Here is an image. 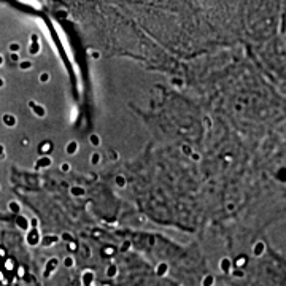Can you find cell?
I'll return each mask as SVG.
<instances>
[{
	"instance_id": "cell-21",
	"label": "cell",
	"mask_w": 286,
	"mask_h": 286,
	"mask_svg": "<svg viewBox=\"0 0 286 286\" xmlns=\"http://www.w3.org/2000/svg\"><path fill=\"white\" fill-rule=\"evenodd\" d=\"M116 274H118V266L116 264H110V266L106 267V277L113 278V277H116Z\"/></svg>"
},
{
	"instance_id": "cell-36",
	"label": "cell",
	"mask_w": 286,
	"mask_h": 286,
	"mask_svg": "<svg viewBox=\"0 0 286 286\" xmlns=\"http://www.w3.org/2000/svg\"><path fill=\"white\" fill-rule=\"evenodd\" d=\"M108 156H110V159H112V161H118L119 159L118 151H113V149H110V151H108Z\"/></svg>"
},
{
	"instance_id": "cell-35",
	"label": "cell",
	"mask_w": 286,
	"mask_h": 286,
	"mask_svg": "<svg viewBox=\"0 0 286 286\" xmlns=\"http://www.w3.org/2000/svg\"><path fill=\"white\" fill-rule=\"evenodd\" d=\"M59 237H61V240H65V242H72V240H73L72 234H69V232H64L62 235H59Z\"/></svg>"
},
{
	"instance_id": "cell-12",
	"label": "cell",
	"mask_w": 286,
	"mask_h": 286,
	"mask_svg": "<svg viewBox=\"0 0 286 286\" xmlns=\"http://www.w3.org/2000/svg\"><path fill=\"white\" fill-rule=\"evenodd\" d=\"M264 251H266V243H264L262 240L256 242L254 245H253V254L256 256V258L262 256V254H264Z\"/></svg>"
},
{
	"instance_id": "cell-24",
	"label": "cell",
	"mask_w": 286,
	"mask_h": 286,
	"mask_svg": "<svg viewBox=\"0 0 286 286\" xmlns=\"http://www.w3.org/2000/svg\"><path fill=\"white\" fill-rule=\"evenodd\" d=\"M215 285V277L213 275H205L202 278V286H213Z\"/></svg>"
},
{
	"instance_id": "cell-4",
	"label": "cell",
	"mask_w": 286,
	"mask_h": 286,
	"mask_svg": "<svg viewBox=\"0 0 286 286\" xmlns=\"http://www.w3.org/2000/svg\"><path fill=\"white\" fill-rule=\"evenodd\" d=\"M57 266H59V259H57V258H51V259H48V262H46V267H45V277H46V278H48V277L53 274L54 270H56Z\"/></svg>"
},
{
	"instance_id": "cell-17",
	"label": "cell",
	"mask_w": 286,
	"mask_h": 286,
	"mask_svg": "<svg viewBox=\"0 0 286 286\" xmlns=\"http://www.w3.org/2000/svg\"><path fill=\"white\" fill-rule=\"evenodd\" d=\"M8 210H10L11 213H14V215H19L21 213V203L18 202V200H10V202H8Z\"/></svg>"
},
{
	"instance_id": "cell-26",
	"label": "cell",
	"mask_w": 286,
	"mask_h": 286,
	"mask_svg": "<svg viewBox=\"0 0 286 286\" xmlns=\"http://www.w3.org/2000/svg\"><path fill=\"white\" fill-rule=\"evenodd\" d=\"M8 49H10V53H19L21 51V45L18 41H11L10 45H8Z\"/></svg>"
},
{
	"instance_id": "cell-22",
	"label": "cell",
	"mask_w": 286,
	"mask_h": 286,
	"mask_svg": "<svg viewBox=\"0 0 286 286\" xmlns=\"http://www.w3.org/2000/svg\"><path fill=\"white\" fill-rule=\"evenodd\" d=\"M102 162V154L99 151H94L92 154H91V164L92 165H99Z\"/></svg>"
},
{
	"instance_id": "cell-39",
	"label": "cell",
	"mask_w": 286,
	"mask_h": 286,
	"mask_svg": "<svg viewBox=\"0 0 286 286\" xmlns=\"http://www.w3.org/2000/svg\"><path fill=\"white\" fill-rule=\"evenodd\" d=\"M29 224H30V227L38 229V219H37V218H32V219H29Z\"/></svg>"
},
{
	"instance_id": "cell-41",
	"label": "cell",
	"mask_w": 286,
	"mask_h": 286,
	"mask_svg": "<svg viewBox=\"0 0 286 286\" xmlns=\"http://www.w3.org/2000/svg\"><path fill=\"white\" fill-rule=\"evenodd\" d=\"M7 157V153H5V146H3L2 143H0V161H3Z\"/></svg>"
},
{
	"instance_id": "cell-6",
	"label": "cell",
	"mask_w": 286,
	"mask_h": 286,
	"mask_svg": "<svg viewBox=\"0 0 286 286\" xmlns=\"http://www.w3.org/2000/svg\"><path fill=\"white\" fill-rule=\"evenodd\" d=\"M16 226L21 229V230H24V232H27L29 229H30V224H29V219L25 218L24 215H16Z\"/></svg>"
},
{
	"instance_id": "cell-5",
	"label": "cell",
	"mask_w": 286,
	"mask_h": 286,
	"mask_svg": "<svg viewBox=\"0 0 286 286\" xmlns=\"http://www.w3.org/2000/svg\"><path fill=\"white\" fill-rule=\"evenodd\" d=\"M94 280H96V274L92 270H84L81 274V283H83V286H91L94 283Z\"/></svg>"
},
{
	"instance_id": "cell-32",
	"label": "cell",
	"mask_w": 286,
	"mask_h": 286,
	"mask_svg": "<svg viewBox=\"0 0 286 286\" xmlns=\"http://www.w3.org/2000/svg\"><path fill=\"white\" fill-rule=\"evenodd\" d=\"M183 83H185V81H183L181 78H172V84L175 88H183Z\"/></svg>"
},
{
	"instance_id": "cell-16",
	"label": "cell",
	"mask_w": 286,
	"mask_h": 286,
	"mask_svg": "<svg viewBox=\"0 0 286 286\" xmlns=\"http://www.w3.org/2000/svg\"><path fill=\"white\" fill-rule=\"evenodd\" d=\"M169 272V264L167 262H159L156 267V275L157 277H165Z\"/></svg>"
},
{
	"instance_id": "cell-15",
	"label": "cell",
	"mask_w": 286,
	"mask_h": 286,
	"mask_svg": "<svg viewBox=\"0 0 286 286\" xmlns=\"http://www.w3.org/2000/svg\"><path fill=\"white\" fill-rule=\"evenodd\" d=\"M18 67H19V70H22V72H29V70L33 69V62L30 61V59H22V61L18 62Z\"/></svg>"
},
{
	"instance_id": "cell-42",
	"label": "cell",
	"mask_w": 286,
	"mask_h": 286,
	"mask_svg": "<svg viewBox=\"0 0 286 286\" xmlns=\"http://www.w3.org/2000/svg\"><path fill=\"white\" fill-rule=\"evenodd\" d=\"M21 145H22V146H29V145H30V140H29V138H22V140H21Z\"/></svg>"
},
{
	"instance_id": "cell-20",
	"label": "cell",
	"mask_w": 286,
	"mask_h": 286,
	"mask_svg": "<svg viewBox=\"0 0 286 286\" xmlns=\"http://www.w3.org/2000/svg\"><path fill=\"white\" fill-rule=\"evenodd\" d=\"M89 143L92 145V146H100L102 145V138H100V135L99 134H89Z\"/></svg>"
},
{
	"instance_id": "cell-8",
	"label": "cell",
	"mask_w": 286,
	"mask_h": 286,
	"mask_svg": "<svg viewBox=\"0 0 286 286\" xmlns=\"http://www.w3.org/2000/svg\"><path fill=\"white\" fill-rule=\"evenodd\" d=\"M2 122L5 124L7 127H16V124H18V118L14 116V114H11V113H5L2 116Z\"/></svg>"
},
{
	"instance_id": "cell-37",
	"label": "cell",
	"mask_w": 286,
	"mask_h": 286,
	"mask_svg": "<svg viewBox=\"0 0 286 286\" xmlns=\"http://www.w3.org/2000/svg\"><path fill=\"white\" fill-rule=\"evenodd\" d=\"M5 269H7V270H13V269H14V262H13L11 259H7V262H5Z\"/></svg>"
},
{
	"instance_id": "cell-10",
	"label": "cell",
	"mask_w": 286,
	"mask_h": 286,
	"mask_svg": "<svg viewBox=\"0 0 286 286\" xmlns=\"http://www.w3.org/2000/svg\"><path fill=\"white\" fill-rule=\"evenodd\" d=\"M78 151H80V143L76 142V140H70V142L67 143V146H65V153L69 156H75Z\"/></svg>"
},
{
	"instance_id": "cell-30",
	"label": "cell",
	"mask_w": 286,
	"mask_h": 286,
	"mask_svg": "<svg viewBox=\"0 0 286 286\" xmlns=\"http://www.w3.org/2000/svg\"><path fill=\"white\" fill-rule=\"evenodd\" d=\"M130 246H132V243H130L129 240H126V242L121 245V248H119V251H121V253H126V251H129V250H130Z\"/></svg>"
},
{
	"instance_id": "cell-18",
	"label": "cell",
	"mask_w": 286,
	"mask_h": 286,
	"mask_svg": "<svg viewBox=\"0 0 286 286\" xmlns=\"http://www.w3.org/2000/svg\"><path fill=\"white\" fill-rule=\"evenodd\" d=\"M246 262H248V258H246L245 254H242V256H238L235 261L232 262V266H235V269H243L246 266Z\"/></svg>"
},
{
	"instance_id": "cell-28",
	"label": "cell",
	"mask_w": 286,
	"mask_h": 286,
	"mask_svg": "<svg viewBox=\"0 0 286 286\" xmlns=\"http://www.w3.org/2000/svg\"><path fill=\"white\" fill-rule=\"evenodd\" d=\"M59 170H61V172H64V173H69L70 170H72V165L69 164V162H62V164L59 165Z\"/></svg>"
},
{
	"instance_id": "cell-38",
	"label": "cell",
	"mask_w": 286,
	"mask_h": 286,
	"mask_svg": "<svg viewBox=\"0 0 286 286\" xmlns=\"http://www.w3.org/2000/svg\"><path fill=\"white\" fill-rule=\"evenodd\" d=\"M69 250H70V251H76V250H78V243H76L75 240L69 242Z\"/></svg>"
},
{
	"instance_id": "cell-27",
	"label": "cell",
	"mask_w": 286,
	"mask_h": 286,
	"mask_svg": "<svg viewBox=\"0 0 286 286\" xmlns=\"http://www.w3.org/2000/svg\"><path fill=\"white\" fill-rule=\"evenodd\" d=\"M193 151H194V149L191 148L188 143H183V145H181V153H183V154H185V156H188V157H189V154H191V153H193Z\"/></svg>"
},
{
	"instance_id": "cell-19",
	"label": "cell",
	"mask_w": 286,
	"mask_h": 286,
	"mask_svg": "<svg viewBox=\"0 0 286 286\" xmlns=\"http://www.w3.org/2000/svg\"><path fill=\"white\" fill-rule=\"evenodd\" d=\"M114 185L122 189V188L127 186V178L124 177V175H116V177H114Z\"/></svg>"
},
{
	"instance_id": "cell-13",
	"label": "cell",
	"mask_w": 286,
	"mask_h": 286,
	"mask_svg": "<svg viewBox=\"0 0 286 286\" xmlns=\"http://www.w3.org/2000/svg\"><path fill=\"white\" fill-rule=\"evenodd\" d=\"M219 269L224 272V274H230V270H232V261H230L229 258H223L219 261Z\"/></svg>"
},
{
	"instance_id": "cell-49",
	"label": "cell",
	"mask_w": 286,
	"mask_h": 286,
	"mask_svg": "<svg viewBox=\"0 0 286 286\" xmlns=\"http://www.w3.org/2000/svg\"><path fill=\"white\" fill-rule=\"evenodd\" d=\"M0 280H3V274H2V272H0Z\"/></svg>"
},
{
	"instance_id": "cell-44",
	"label": "cell",
	"mask_w": 286,
	"mask_h": 286,
	"mask_svg": "<svg viewBox=\"0 0 286 286\" xmlns=\"http://www.w3.org/2000/svg\"><path fill=\"white\" fill-rule=\"evenodd\" d=\"M18 275H19V277H22V275H24V269H22V267H19V269H18Z\"/></svg>"
},
{
	"instance_id": "cell-40",
	"label": "cell",
	"mask_w": 286,
	"mask_h": 286,
	"mask_svg": "<svg viewBox=\"0 0 286 286\" xmlns=\"http://www.w3.org/2000/svg\"><path fill=\"white\" fill-rule=\"evenodd\" d=\"M91 57L94 59V61H99V59H100V53H99V51H96V49H92L91 51Z\"/></svg>"
},
{
	"instance_id": "cell-31",
	"label": "cell",
	"mask_w": 286,
	"mask_h": 286,
	"mask_svg": "<svg viewBox=\"0 0 286 286\" xmlns=\"http://www.w3.org/2000/svg\"><path fill=\"white\" fill-rule=\"evenodd\" d=\"M114 253H116V250H114L113 246H106V248H104V251H102V254H105V256H113Z\"/></svg>"
},
{
	"instance_id": "cell-50",
	"label": "cell",
	"mask_w": 286,
	"mask_h": 286,
	"mask_svg": "<svg viewBox=\"0 0 286 286\" xmlns=\"http://www.w3.org/2000/svg\"><path fill=\"white\" fill-rule=\"evenodd\" d=\"M0 189H2V186H0Z\"/></svg>"
},
{
	"instance_id": "cell-7",
	"label": "cell",
	"mask_w": 286,
	"mask_h": 286,
	"mask_svg": "<svg viewBox=\"0 0 286 286\" xmlns=\"http://www.w3.org/2000/svg\"><path fill=\"white\" fill-rule=\"evenodd\" d=\"M53 149H54L53 142L46 140V142H43L40 146H38V153H40L41 156H49V153H53Z\"/></svg>"
},
{
	"instance_id": "cell-3",
	"label": "cell",
	"mask_w": 286,
	"mask_h": 286,
	"mask_svg": "<svg viewBox=\"0 0 286 286\" xmlns=\"http://www.w3.org/2000/svg\"><path fill=\"white\" fill-rule=\"evenodd\" d=\"M25 240H27V243L30 246H35L40 243V232H38V229H33L30 227L27 230V235H25Z\"/></svg>"
},
{
	"instance_id": "cell-1",
	"label": "cell",
	"mask_w": 286,
	"mask_h": 286,
	"mask_svg": "<svg viewBox=\"0 0 286 286\" xmlns=\"http://www.w3.org/2000/svg\"><path fill=\"white\" fill-rule=\"evenodd\" d=\"M27 105H29V108L32 110V113L35 114L37 118H45V116H46V108H45V105L37 104L35 100H29Z\"/></svg>"
},
{
	"instance_id": "cell-34",
	"label": "cell",
	"mask_w": 286,
	"mask_h": 286,
	"mask_svg": "<svg viewBox=\"0 0 286 286\" xmlns=\"http://www.w3.org/2000/svg\"><path fill=\"white\" fill-rule=\"evenodd\" d=\"M10 61L11 62H16L18 64L21 61V57H19V53H10Z\"/></svg>"
},
{
	"instance_id": "cell-11",
	"label": "cell",
	"mask_w": 286,
	"mask_h": 286,
	"mask_svg": "<svg viewBox=\"0 0 286 286\" xmlns=\"http://www.w3.org/2000/svg\"><path fill=\"white\" fill-rule=\"evenodd\" d=\"M59 240H61V237H59V235H53V234H49V235L40 238V243L43 246H49V245H56Z\"/></svg>"
},
{
	"instance_id": "cell-14",
	"label": "cell",
	"mask_w": 286,
	"mask_h": 286,
	"mask_svg": "<svg viewBox=\"0 0 286 286\" xmlns=\"http://www.w3.org/2000/svg\"><path fill=\"white\" fill-rule=\"evenodd\" d=\"M70 194L73 195V197H84L86 195V189H84L83 186H70Z\"/></svg>"
},
{
	"instance_id": "cell-33",
	"label": "cell",
	"mask_w": 286,
	"mask_h": 286,
	"mask_svg": "<svg viewBox=\"0 0 286 286\" xmlns=\"http://www.w3.org/2000/svg\"><path fill=\"white\" fill-rule=\"evenodd\" d=\"M189 157H191V159H193L194 162H199L200 159H202V156H200V153H197V151H193V153H191V154H189Z\"/></svg>"
},
{
	"instance_id": "cell-23",
	"label": "cell",
	"mask_w": 286,
	"mask_h": 286,
	"mask_svg": "<svg viewBox=\"0 0 286 286\" xmlns=\"http://www.w3.org/2000/svg\"><path fill=\"white\" fill-rule=\"evenodd\" d=\"M49 80H51V75L48 73V72H41V73L38 75V83H41V84L49 83Z\"/></svg>"
},
{
	"instance_id": "cell-43",
	"label": "cell",
	"mask_w": 286,
	"mask_h": 286,
	"mask_svg": "<svg viewBox=\"0 0 286 286\" xmlns=\"http://www.w3.org/2000/svg\"><path fill=\"white\" fill-rule=\"evenodd\" d=\"M2 88H5V78L0 76V89H2Z\"/></svg>"
},
{
	"instance_id": "cell-48",
	"label": "cell",
	"mask_w": 286,
	"mask_h": 286,
	"mask_svg": "<svg viewBox=\"0 0 286 286\" xmlns=\"http://www.w3.org/2000/svg\"><path fill=\"white\" fill-rule=\"evenodd\" d=\"M3 254H5V251H3V250H0V256H3Z\"/></svg>"
},
{
	"instance_id": "cell-9",
	"label": "cell",
	"mask_w": 286,
	"mask_h": 286,
	"mask_svg": "<svg viewBox=\"0 0 286 286\" xmlns=\"http://www.w3.org/2000/svg\"><path fill=\"white\" fill-rule=\"evenodd\" d=\"M40 53H41V43H40L38 38H35V40H32L30 45H29V54H30V56H38Z\"/></svg>"
},
{
	"instance_id": "cell-25",
	"label": "cell",
	"mask_w": 286,
	"mask_h": 286,
	"mask_svg": "<svg viewBox=\"0 0 286 286\" xmlns=\"http://www.w3.org/2000/svg\"><path fill=\"white\" fill-rule=\"evenodd\" d=\"M73 266H75V259L72 258V256H65V258H64V267L72 269Z\"/></svg>"
},
{
	"instance_id": "cell-29",
	"label": "cell",
	"mask_w": 286,
	"mask_h": 286,
	"mask_svg": "<svg viewBox=\"0 0 286 286\" xmlns=\"http://www.w3.org/2000/svg\"><path fill=\"white\" fill-rule=\"evenodd\" d=\"M232 277H235V278H243V277H245V272H243V269H235V270H232Z\"/></svg>"
},
{
	"instance_id": "cell-47",
	"label": "cell",
	"mask_w": 286,
	"mask_h": 286,
	"mask_svg": "<svg viewBox=\"0 0 286 286\" xmlns=\"http://www.w3.org/2000/svg\"><path fill=\"white\" fill-rule=\"evenodd\" d=\"M2 65H3V56L0 54V67H2Z\"/></svg>"
},
{
	"instance_id": "cell-46",
	"label": "cell",
	"mask_w": 286,
	"mask_h": 286,
	"mask_svg": "<svg viewBox=\"0 0 286 286\" xmlns=\"http://www.w3.org/2000/svg\"><path fill=\"white\" fill-rule=\"evenodd\" d=\"M234 207H235L234 203H227V210H234Z\"/></svg>"
},
{
	"instance_id": "cell-2",
	"label": "cell",
	"mask_w": 286,
	"mask_h": 286,
	"mask_svg": "<svg viewBox=\"0 0 286 286\" xmlns=\"http://www.w3.org/2000/svg\"><path fill=\"white\" fill-rule=\"evenodd\" d=\"M53 165V157L51 156H40L38 159L35 161V164H33V169L37 170H43V169H48Z\"/></svg>"
},
{
	"instance_id": "cell-45",
	"label": "cell",
	"mask_w": 286,
	"mask_h": 286,
	"mask_svg": "<svg viewBox=\"0 0 286 286\" xmlns=\"http://www.w3.org/2000/svg\"><path fill=\"white\" fill-rule=\"evenodd\" d=\"M224 161H226V162H230V161H232V156H230V154H227V156L224 157Z\"/></svg>"
}]
</instances>
